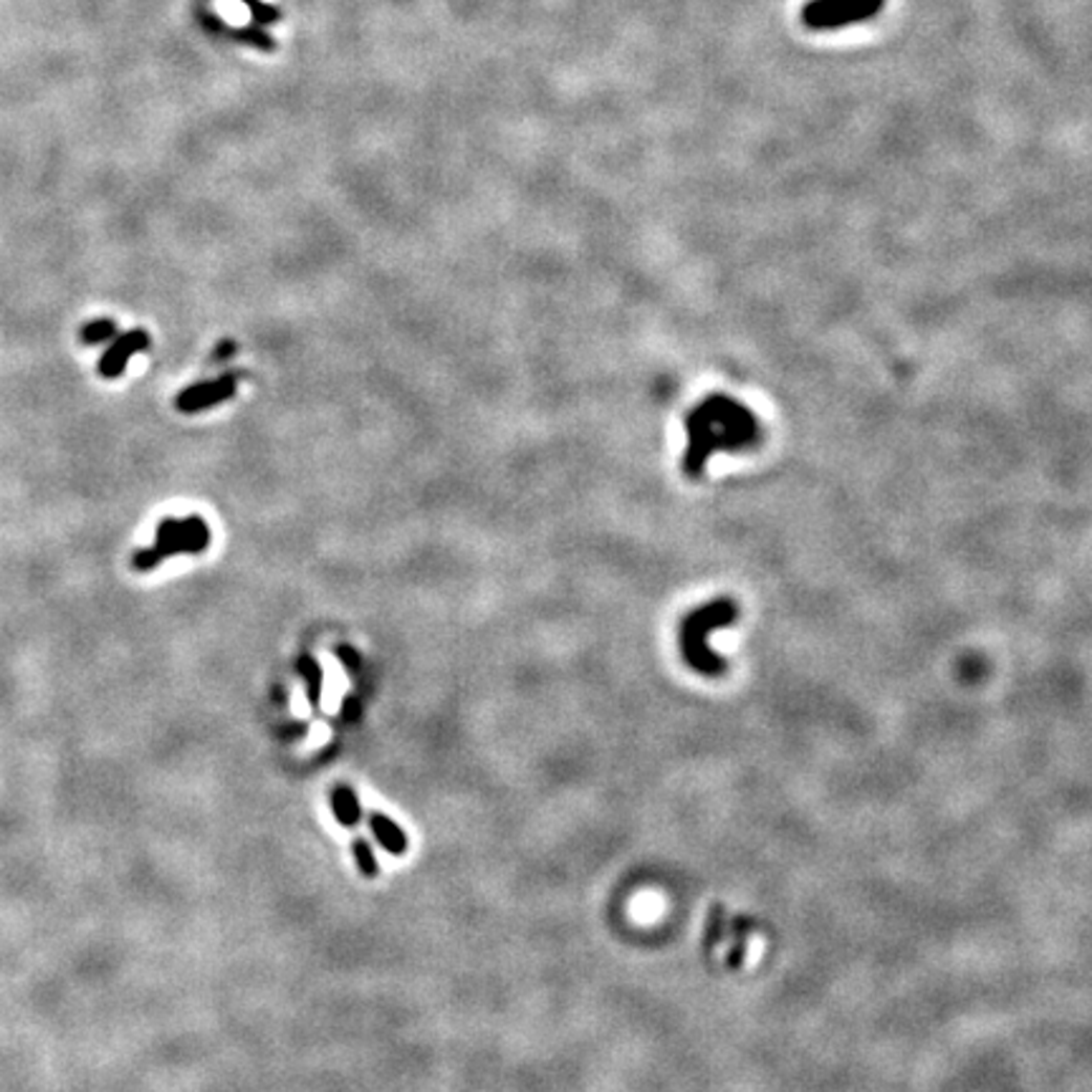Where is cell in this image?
Instances as JSON below:
<instances>
[{
  "instance_id": "obj_1",
  "label": "cell",
  "mask_w": 1092,
  "mask_h": 1092,
  "mask_svg": "<svg viewBox=\"0 0 1092 1092\" xmlns=\"http://www.w3.org/2000/svg\"><path fill=\"white\" fill-rule=\"evenodd\" d=\"M685 474L698 476L705 468V460L721 451H741L757 443L759 422L751 410L731 397H708L685 417Z\"/></svg>"
},
{
  "instance_id": "obj_2",
  "label": "cell",
  "mask_w": 1092,
  "mask_h": 1092,
  "mask_svg": "<svg viewBox=\"0 0 1092 1092\" xmlns=\"http://www.w3.org/2000/svg\"><path fill=\"white\" fill-rule=\"evenodd\" d=\"M739 617V607L731 599H716V603L698 607L680 623V653L696 673L716 678L726 673V660L711 650V635L728 628Z\"/></svg>"
},
{
  "instance_id": "obj_3",
  "label": "cell",
  "mask_w": 1092,
  "mask_h": 1092,
  "mask_svg": "<svg viewBox=\"0 0 1092 1092\" xmlns=\"http://www.w3.org/2000/svg\"><path fill=\"white\" fill-rule=\"evenodd\" d=\"M211 544V529L200 517L188 519H165L159 521L155 544L150 549L134 554V569L150 572L159 562L170 560L175 554H202Z\"/></svg>"
},
{
  "instance_id": "obj_4",
  "label": "cell",
  "mask_w": 1092,
  "mask_h": 1092,
  "mask_svg": "<svg viewBox=\"0 0 1092 1092\" xmlns=\"http://www.w3.org/2000/svg\"><path fill=\"white\" fill-rule=\"evenodd\" d=\"M886 0H809L802 8V21L814 30L852 26L877 16Z\"/></svg>"
},
{
  "instance_id": "obj_5",
  "label": "cell",
  "mask_w": 1092,
  "mask_h": 1092,
  "mask_svg": "<svg viewBox=\"0 0 1092 1092\" xmlns=\"http://www.w3.org/2000/svg\"><path fill=\"white\" fill-rule=\"evenodd\" d=\"M236 374H223V377L211 379V383H198L193 388L177 395V408L182 413H200V410L213 408V405L231 400L236 395Z\"/></svg>"
},
{
  "instance_id": "obj_6",
  "label": "cell",
  "mask_w": 1092,
  "mask_h": 1092,
  "mask_svg": "<svg viewBox=\"0 0 1092 1092\" xmlns=\"http://www.w3.org/2000/svg\"><path fill=\"white\" fill-rule=\"evenodd\" d=\"M147 347H150V336H147V331H143V329H132V331H127V334L114 336V345L109 347L107 352H104V357L100 359V374L107 379L119 377V374L127 370V362H130V357L145 352Z\"/></svg>"
},
{
  "instance_id": "obj_7",
  "label": "cell",
  "mask_w": 1092,
  "mask_h": 1092,
  "mask_svg": "<svg viewBox=\"0 0 1092 1092\" xmlns=\"http://www.w3.org/2000/svg\"><path fill=\"white\" fill-rule=\"evenodd\" d=\"M198 18H200L202 26H205L208 30H211V34L231 36V39L241 41V44H248V46L261 48V51H274V48H276V41L271 39V36H268L266 30H263V28L254 26V23H250L248 28H228V26H225L223 21H220L218 16L208 14V10H200Z\"/></svg>"
},
{
  "instance_id": "obj_8",
  "label": "cell",
  "mask_w": 1092,
  "mask_h": 1092,
  "mask_svg": "<svg viewBox=\"0 0 1092 1092\" xmlns=\"http://www.w3.org/2000/svg\"><path fill=\"white\" fill-rule=\"evenodd\" d=\"M367 825H370L374 839L383 845L385 852H390V855H395V857L408 855L410 839L395 820H390L388 814H383V812H370L367 814Z\"/></svg>"
},
{
  "instance_id": "obj_9",
  "label": "cell",
  "mask_w": 1092,
  "mask_h": 1092,
  "mask_svg": "<svg viewBox=\"0 0 1092 1092\" xmlns=\"http://www.w3.org/2000/svg\"><path fill=\"white\" fill-rule=\"evenodd\" d=\"M331 812H334V820L340 822L342 827H357L362 817H365V809L359 805L357 791L349 787V784H336V787L331 789Z\"/></svg>"
},
{
  "instance_id": "obj_10",
  "label": "cell",
  "mask_w": 1092,
  "mask_h": 1092,
  "mask_svg": "<svg viewBox=\"0 0 1092 1092\" xmlns=\"http://www.w3.org/2000/svg\"><path fill=\"white\" fill-rule=\"evenodd\" d=\"M299 676L304 678V685H306V698H309V705L311 708H319V703H322V696H324V671L322 665L311 658V655H304L302 660H299Z\"/></svg>"
},
{
  "instance_id": "obj_11",
  "label": "cell",
  "mask_w": 1092,
  "mask_h": 1092,
  "mask_svg": "<svg viewBox=\"0 0 1092 1092\" xmlns=\"http://www.w3.org/2000/svg\"><path fill=\"white\" fill-rule=\"evenodd\" d=\"M114 336H116V324L112 322V319H94V322H89L87 327L82 329L84 345H89V347L104 345V342L114 340Z\"/></svg>"
},
{
  "instance_id": "obj_12",
  "label": "cell",
  "mask_w": 1092,
  "mask_h": 1092,
  "mask_svg": "<svg viewBox=\"0 0 1092 1092\" xmlns=\"http://www.w3.org/2000/svg\"><path fill=\"white\" fill-rule=\"evenodd\" d=\"M352 855H354V862H357L359 873L365 877H377L379 868H377V857H374L372 852V845L367 843L365 837H354L352 839Z\"/></svg>"
},
{
  "instance_id": "obj_13",
  "label": "cell",
  "mask_w": 1092,
  "mask_h": 1092,
  "mask_svg": "<svg viewBox=\"0 0 1092 1092\" xmlns=\"http://www.w3.org/2000/svg\"><path fill=\"white\" fill-rule=\"evenodd\" d=\"M243 5H248L250 10V21H254V26H271V23H276L281 18V10L274 8V5H266L263 0H241Z\"/></svg>"
},
{
  "instance_id": "obj_14",
  "label": "cell",
  "mask_w": 1092,
  "mask_h": 1092,
  "mask_svg": "<svg viewBox=\"0 0 1092 1092\" xmlns=\"http://www.w3.org/2000/svg\"><path fill=\"white\" fill-rule=\"evenodd\" d=\"M336 658L342 660V665H345L349 673H357L359 671V655L354 653V650L349 648V646L336 648Z\"/></svg>"
}]
</instances>
